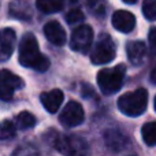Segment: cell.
Segmentation results:
<instances>
[{"label": "cell", "mask_w": 156, "mask_h": 156, "mask_svg": "<svg viewBox=\"0 0 156 156\" xmlns=\"http://www.w3.org/2000/svg\"><path fill=\"white\" fill-rule=\"evenodd\" d=\"M18 60L23 67L33 69L40 73H44L49 69V59L40 52L37 38L32 33H26L21 38Z\"/></svg>", "instance_id": "cell-1"}, {"label": "cell", "mask_w": 156, "mask_h": 156, "mask_svg": "<svg viewBox=\"0 0 156 156\" xmlns=\"http://www.w3.org/2000/svg\"><path fill=\"white\" fill-rule=\"evenodd\" d=\"M148 105V92L144 88L122 94L118 99V108L127 116H140Z\"/></svg>", "instance_id": "cell-2"}, {"label": "cell", "mask_w": 156, "mask_h": 156, "mask_svg": "<svg viewBox=\"0 0 156 156\" xmlns=\"http://www.w3.org/2000/svg\"><path fill=\"white\" fill-rule=\"evenodd\" d=\"M126 74V67L118 65L111 69H103L97 73V83L103 94H114L122 88Z\"/></svg>", "instance_id": "cell-3"}, {"label": "cell", "mask_w": 156, "mask_h": 156, "mask_svg": "<svg viewBox=\"0 0 156 156\" xmlns=\"http://www.w3.org/2000/svg\"><path fill=\"white\" fill-rule=\"evenodd\" d=\"M54 145L65 156H90L88 141L78 134L59 136Z\"/></svg>", "instance_id": "cell-4"}, {"label": "cell", "mask_w": 156, "mask_h": 156, "mask_svg": "<svg viewBox=\"0 0 156 156\" xmlns=\"http://www.w3.org/2000/svg\"><path fill=\"white\" fill-rule=\"evenodd\" d=\"M116 47L111 36L100 34L93 51L90 54V60L93 65H105L115 59Z\"/></svg>", "instance_id": "cell-5"}, {"label": "cell", "mask_w": 156, "mask_h": 156, "mask_svg": "<svg viewBox=\"0 0 156 156\" xmlns=\"http://www.w3.org/2000/svg\"><path fill=\"white\" fill-rule=\"evenodd\" d=\"M25 85L21 77L15 76L8 70H0V100L8 101L12 99L14 93Z\"/></svg>", "instance_id": "cell-6"}, {"label": "cell", "mask_w": 156, "mask_h": 156, "mask_svg": "<svg viewBox=\"0 0 156 156\" xmlns=\"http://www.w3.org/2000/svg\"><path fill=\"white\" fill-rule=\"evenodd\" d=\"M92 41H93V30H92V27L89 25H81L77 29L73 30V34H71L70 38V47L74 51L85 54V52H88Z\"/></svg>", "instance_id": "cell-7"}, {"label": "cell", "mask_w": 156, "mask_h": 156, "mask_svg": "<svg viewBox=\"0 0 156 156\" xmlns=\"http://www.w3.org/2000/svg\"><path fill=\"white\" fill-rule=\"evenodd\" d=\"M83 119H85L83 108L77 101H69L59 116L60 123L66 127H76L82 123Z\"/></svg>", "instance_id": "cell-8"}, {"label": "cell", "mask_w": 156, "mask_h": 156, "mask_svg": "<svg viewBox=\"0 0 156 156\" xmlns=\"http://www.w3.org/2000/svg\"><path fill=\"white\" fill-rule=\"evenodd\" d=\"M16 44V34L12 29L5 27L0 30V62H5L11 58Z\"/></svg>", "instance_id": "cell-9"}, {"label": "cell", "mask_w": 156, "mask_h": 156, "mask_svg": "<svg viewBox=\"0 0 156 156\" xmlns=\"http://www.w3.org/2000/svg\"><path fill=\"white\" fill-rule=\"evenodd\" d=\"M111 21H112V26L122 33H130L136 26V16L125 10L115 11Z\"/></svg>", "instance_id": "cell-10"}, {"label": "cell", "mask_w": 156, "mask_h": 156, "mask_svg": "<svg viewBox=\"0 0 156 156\" xmlns=\"http://www.w3.org/2000/svg\"><path fill=\"white\" fill-rule=\"evenodd\" d=\"M8 12L12 18L30 21L33 16V8L29 0H11L8 4Z\"/></svg>", "instance_id": "cell-11"}, {"label": "cell", "mask_w": 156, "mask_h": 156, "mask_svg": "<svg viewBox=\"0 0 156 156\" xmlns=\"http://www.w3.org/2000/svg\"><path fill=\"white\" fill-rule=\"evenodd\" d=\"M44 34L49 43L56 47H62L66 43V32L58 21H51L44 26Z\"/></svg>", "instance_id": "cell-12"}, {"label": "cell", "mask_w": 156, "mask_h": 156, "mask_svg": "<svg viewBox=\"0 0 156 156\" xmlns=\"http://www.w3.org/2000/svg\"><path fill=\"white\" fill-rule=\"evenodd\" d=\"M63 99H65V94L60 89H52L49 92H44L40 96V101L43 103L45 110L51 114L56 112L59 110V107L63 103Z\"/></svg>", "instance_id": "cell-13"}, {"label": "cell", "mask_w": 156, "mask_h": 156, "mask_svg": "<svg viewBox=\"0 0 156 156\" xmlns=\"http://www.w3.org/2000/svg\"><path fill=\"white\" fill-rule=\"evenodd\" d=\"M126 52L130 63L134 66H140L143 65L147 56V45L143 41H130L126 45Z\"/></svg>", "instance_id": "cell-14"}, {"label": "cell", "mask_w": 156, "mask_h": 156, "mask_svg": "<svg viewBox=\"0 0 156 156\" xmlns=\"http://www.w3.org/2000/svg\"><path fill=\"white\" fill-rule=\"evenodd\" d=\"M105 145L112 151H122L127 145V138L125 134H122L119 130L111 129L104 133Z\"/></svg>", "instance_id": "cell-15"}, {"label": "cell", "mask_w": 156, "mask_h": 156, "mask_svg": "<svg viewBox=\"0 0 156 156\" xmlns=\"http://www.w3.org/2000/svg\"><path fill=\"white\" fill-rule=\"evenodd\" d=\"M66 4V0H36L37 8L44 14L58 12Z\"/></svg>", "instance_id": "cell-16"}, {"label": "cell", "mask_w": 156, "mask_h": 156, "mask_svg": "<svg viewBox=\"0 0 156 156\" xmlns=\"http://www.w3.org/2000/svg\"><path fill=\"white\" fill-rule=\"evenodd\" d=\"M15 126L19 130H27L36 126V118L33 114L27 112V111H22L16 115L15 118Z\"/></svg>", "instance_id": "cell-17"}, {"label": "cell", "mask_w": 156, "mask_h": 156, "mask_svg": "<svg viewBox=\"0 0 156 156\" xmlns=\"http://www.w3.org/2000/svg\"><path fill=\"white\" fill-rule=\"evenodd\" d=\"M141 136L147 145L155 147L156 145V122H148L141 129Z\"/></svg>", "instance_id": "cell-18"}, {"label": "cell", "mask_w": 156, "mask_h": 156, "mask_svg": "<svg viewBox=\"0 0 156 156\" xmlns=\"http://www.w3.org/2000/svg\"><path fill=\"white\" fill-rule=\"evenodd\" d=\"M86 5L92 15L99 16V18H103L105 15V11H107L105 0H86Z\"/></svg>", "instance_id": "cell-19"}, {"label": "cell", "mask_w": 156, "mask_h": 156, "mask_svg": "<svg viewBox=\"0 0 156 156\" xmlns=\"http://www.w3.org/2000/svg\"><path fill=\"white\" fill-rule=\"evenodd\" d=\"M16 126L11 121H3L0 122V141L10 140L15 136Z\"/></svg>", "instance_id": "cell-20"}, {"label": "cell", "mask_w": 156, "mask_h": 156, "mask_svg": "<svg viewBox=\"0 0 156 156\" xmlns=\"http://www.w3.org/2000/svg\"><path fill=\"white\" fill-rule=\"evenodd\" d=\"M11 156H40V152H38V149L34 145L23 144V145L18 147Z\"/></svg>", "instance_id": "cell-21"}, {"label": "cell", "mask_w": 156, "mask_h": 156, "mask_svg": "<svg viewBox=\"0 0 156 156\" xmlns=\"http://www.w3.org/2000/svg\"><path fill=\"white\" fill-rule=\"evenodd\" d=\"M143 14L148 21H156V0H144Z\"/></svg>", "instance_id": "cell-22"}, {"label": "cell", "mask_w": 156, "mask_h": 156, "mask_svg": "<svg viewBox=\"0 0 156 156\" xmlns=\"http://www.w3.org/2000/svg\"><path fill=\"white\" fill-rule=\"evenodd\" d=\"M83 12L78 8H71L67 14H66V21L69 25H74V23H81L83 21Z\"/></svg>", "instance_id": "cell-23"}, {"label": "cell", "mask_w": 156, "mask_h": 156, "mask_svg": "<svg viewBox=\"0 0 156 156\" xmlns=\"http://www.w3.org/2000/svg\"><path fill=\"white\" fill-rule=\"evenodd\" d=\"M148 40H149V47H151V51L154 52V55H156V27H151V29H149Z\"/></svg>", "instance_id": "cell-24"}, {"label": "cell", "mask_w": 156, "mask_h": 156, "mask_svg": "<svg viewBox=\"0 0 156 156\" xmlns=\"http://www.w3.org/2000/svg\"><path fill=\"white\" fill-rule=\"evenodd\" d=\"M149 80H151L152 83H156V69L151 71V76H149Z\"/></svg>", "instance_id": "cell-25"}, {"label": "cell", "mask_w": 156, "mask_h": 156, "mask_svg": "<svg viewBox=\"0 0 156 156\" xmlns=\"http://www.w3.org/2000/svg\"><path fill=\"white\" fill-rule=\"evenodd\" d=\"M125 3H127V4H133V3H136L137 0H123Z\"/></svg>", "instance_id": "cell-26"}, {"label": "cell", "mask_w": 156, "mask_h": 156, "mask_svg": "<svg viewBox=\"0 0 156 156\" xmlns=\"http://www.w3.org/2000/svg\"><path fill=\"white\" fill-rule=\"evenodd\" d=\"M155 111H156V96H155Z\"/></svg>", "instance_id": "cell-27"}]
</instances>
